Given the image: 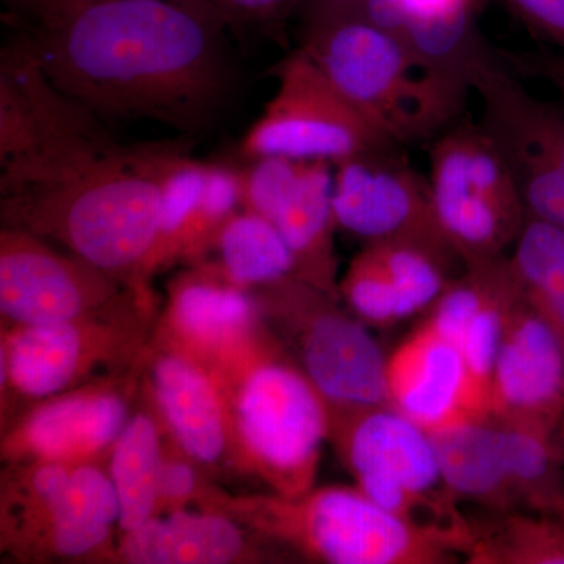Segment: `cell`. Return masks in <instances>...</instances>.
<instances>
[{
    "label": "cell",
    "mask_w": 564,
    "mask_h": 564,
    "mask_svg": "<svg viewBox=\"0 0 564 564\" xmlns=\"http://www.w3.org/2000/svg\"><path fill=\"white\" fill-rule=\"evenodd\" d=\"M31 35L54 84L99 118L198 132L232 91L228 31L193 0H51Z\"/></svg>",
    "instance_id": "obj_1"
},
{
    "label": "cell",
    "mask_w": 564,
    "mask_h": 564,
    "mask_svg": "<svg viewBox=\"0 0 564 564\" xmlns=\"http://www.w3.org/2000/svg\"><path fill=\"white\" fill-rule=\"evenodd\" d=\"M181 148L91 144L2 166L3 226L62 245L132 288L158 237L162 185Z\"/></svg>",
    "instance_id": "obj_2"
},
{
    "label": "cell",
    "mask_w": 564,
    "mask_h": 564,
    "mask_svg": "<svg viewBox=\"0 0 564 564\" xmlns=\"http://www.w3.org/2000/svg\"><path fill=\"white\" fill-rule=\"evenodd\" d=\"M261 534L276 547L329 564H451L466 554L470 522L421 524L392 514L356 486H314L295 499L232 496L217 485L198 503Z\"/></svg>",
    "instance_id": "obj_3"
},
{
    "label": "cell",
    "mask_w": 564,
    "mask_h": 564,
    "mask_svg": "<svg viewBox=\"0 0 564 564\" xmlns=\"http://www.w3.org/2000/svg\"><path fill=\"white\" fill-rule=\"evenodd\" d=\"M299 50L397 144L436 139L454 124L469 91L426 69L399 36L362 13L304 21Z\"/></svg>",
    "instance_id": "obj_4"
},
{
    "label": "cell",
    "mask_w": 564,
    "mask_h": 564,
    "mask_svg": "<svg viewBox=\"0 0 564 564\" xmlns=\"http://www.w3.org/2000/svg\"><path fill=\"white\" fill-rule=\"evenodd\" d=\"M158 315L150 289L87 317L2 326V426L40 400L141 366Z\"/></svg>",
    "instance_id": "obj_5"
},
{
    "label": "cell",
    "mask_w": 564,
    "mask_h": 564,
    "mask_svg": "<svg viewBox=\"0 0 564 564\" xmlns=\"http://www.w3.org/2000/svg\"><path fill=\"white\" fill-rule=\"evenodd\" d=\"M223 389L231 422L232 473L262 481L284 499L311 491L328 443L329 411L280 343Z\"/></svg>",
    "instance_id": "obj_6"
},
{
    "label": "cell",
    "mask_w": 564,
    "mask_h": 564,
    "mask_svg": "<svg viewBox=\"0 0 564 564\" xmlns=\"http://www.w3.org/2000/svg\"><path fill=\"white\" fill-rule=\"evenodd\" d=\"M250 295L267 329L321 393L329 415L388 403V356L340 300L295 276L252 289Z\"/></svg>",
    "instance_id": "obj_7"
},
{
    "label": "cell",
    "mask_w": 564,
    "mask_h": 564,
    "mask_svg": "<svg viewBox=\"0 0 564 564\" xmlns=\"http://www.w3.org/2000/svg\"><path fill=\"white\" fill-rule=\"evenodd\" d=\"M430 191L445 239L464 267L508 256L527 221L499 143L481 124L454 122L432 141Z\"/></svg>",
    "instance_id": "obj_8"
},
{
    "label": "cell",
    "mask_w": 564,
    "mask_h": 564,
    "mask_svg": "<svg viewBox=\"0 0 564 564\" xmlns=\"http://www.w3.org/2000/svg\"><path fill=\"white\" fill-rule=\"evenodd\" d=\"M328 443L356 488L384 510L421 524L466 522L441 477L432 434L391 404L329 415Z\"/></svg>",
    "instance_id": "obj_9"
},
{
    "label": "cell",
    "mask_w": 564,
    "mask_h": 564,
    "mask_svg": "<svg viewBox=\"0 0 564 564\" xmlns=\"http://www.w3.org/2000/svg\"><path fill=\"white\" fill-rule=\"evenodd\" d=\"M151 344L198 364L223 388L278 347L250 292L234 285L210 259L188 263L170 281Z\"/></svg>",
    "instance_id": "obj_10"
},
{
    "label": "cell",
    "mask_w": 564,
    "mask_h": 564,
    "mask_svg": "<svg viewBox=\"0 0 564 564\" xmlns=\"http://www.w3.org/2000/svg\"><path fill=\"white\" fill-rule=\"evenodd\" d=\"M276 79V93L243 137L242 154L248 161L276 155L336 165L393 143L337 91L302 50L280 63Z\"/></svg>",
    "instance_id": "obj_11"
},
{
    "label": "cell",
    "mask_w": 564,
    "mask_h": 564,
    "mask_svg": "<svg viewBox=\"0 0 564 564\" xmlns=\"http://www.w3.org/2000/svg\"><path fill=\"white\" fill-rule=\"evenodd\" d=\"M141 366L47 397L2 426L3 464L109 466L111 451L139 402Z\"/></svg>",
    "instance_id": "obj_12"
},
{
    "label": "cell",
    "mask_w": 564,
    "mask_h": 564,
    "mask_svg": "<svg viewBox=\"0 0 564 564\" xmlns=\"http://www.w3.org/2000/svg\"><path fill=\"white\" fill-rule=\"evenodd\" d=\"M150 288H132L73 252L21 229L0 231L2 326L47 325L104 313Z\"/></svg>",
    "instance_id": "obj_13"
},
{
    "label": "cell",
    "mask_w": 564,
    "mask_h": 564,
    "mask_svg": "<svg viewBox=\"0 0 564 564\" xmlns=\"http://www.w3.org/2000/svg\"><path fill=\"white\" fill-rule=\"evenodd\" d=\"M399 147L381 144L333 165L337 229L364 245L402 240L459 258L437 223L429 176Z\"/></svg>",
    "instance_id": "obj_14"
},
{
    "label": "cell",
    "mask_w": 564,
    "mask_h": 564,
    "mask_svg": "<svg viewBox=\"0 0 564 564\" xmlns=\"http://www.w3.org/2000/svg\"><path fill=\"white\" fill-rule=\"evenodd\" d=\"M111 141L101 118L62 91L32 35L0 54V165Z\"/></svg>",
    "instance_id": "obj_15"
},
{
    "label": "cell",
    "mask_w": 564,
    "mask_h": 564,
    "mask_svg": "<svg viewBox=\"0 0 564 564\" xmlns=\"http://www.w3.org/2000/svg\"><path fill=\"white\" fill-rule=\"evenodd\" d=\"M489 419L560 434L564 422V351L521 291L505 315Z\"/></svg>",
    "instance_id": "obj_16"
},
{
    "label": "cell",
    "mask_w": 564,
    "mask_h": 564,
    "mask_svg": "<svg viewBox=\"0 0 564 564\" xmlns=\"http://www.w3.org/2000/svg\"><path fill=\"white\" fill-rule=\"evenodd\" d=\"M140 391L185 454L212 477L223 470L232 473L228 399L214 375L150 340L141 367Z\"/></svg>",
    "instance_id": "obj_17"
},
{
    "label": "cell",
    "mask_w": 564,
    "mask_h": 564,
    "mask_svg": "<svg viewBox=\"0 0 564 564\" xmlns=\"http://www.w3.org/2000/svg\"><path fill=\"white\" fill-rule=\"evenodd\" d=\"M281 558L276 545L229 516L182 510L121 533L115 563L250 564Z\"/></svg>",
    "instance_id": "obj_18"
},
{
    "label": "cell",
    "mask_w": 564,
    "mask_h": 564,
    "mask_svg": "<svg viewBox=\"0 0 564 564\" xmlns=\"http://www.w3.org/2000/svg\"><path fill=\"white\" fill-rule=\"evenodd\" d=\"M388 403L430 434L469 421L462 352L423 323L386 362Z\"/></svg>",
    "instance_id": "obj_19"
},
{
    "label": "cell",
    "mask_w": 564,
    "mask_h": 564,
    "mask_svg": "<svg viewBox=\"0 0 564 564\" xmlns=\"http://www.w3.org/2000/svg\"><path fill=\"white\" fill-rule=\"evenodd\" d=\"M115 524H120V503L109 469L77 466L20 563H115Z\"/></svg>",
    "instance_id": "obj_20"
},
{
    "label": "cell",
    "mask_w": 564,
    "mask_h": 564,
    "mask_svg": "<svg viewBox=\"0 0 564 564\" xmlns=\"http://www.w3.org/2000/svg\"><path fill=\"white\" fill-rule=\"evenodd\" d=\"M333 187L332 163L307 162L302 177L270 223L292 252L295 263L293 276L340 300L339 265L334 245L337 223Z\"/></svg>",
    "instance_id": "obj_21"
},
{
    "label": "cell",
    "mask_w": 564,
    "mask_h": 564,
    "mask_svg": "<svg viewBox=\"0 0 564 564\" xmlns=\"http://www.w3.org/2000/svg\"><path fill=\"white\" fill-rule=\"evenodd\" d=\"M441 477L456 500L491 513L518 511L500 429L492 419H469L432 433Z\"/></svg>",
    "instance_id": "obj_22"
},
{
    "label": "cell",
    "mask_w": 564,
    "mask_h": 564,
    "mask_svg": "<svg viewBox=\"0 0 564 564\" xmlns=\"http://www.w3.org/2000/svg\"><path fill=\"white\" fill-rule=\"evenodd\" d=\"M473 90L481 122L494 139L533 152L564 170V109L541 101L508 73L499 58L477 70Z\"/></svg>",
    "instance_id": "obj_23"
},
{
    "label": "cell",
    "mask_w": 564,
    "mask_h": 564,
    "mask_svg": "<svg viewBox=\"0 0 564 564\" xmlns=\"http://www.w3.org/2000/svg\"><path fill=\"white\" fill-rule=\"evenodd\" d=\"M163 454V425L140 391L135 410L111 451L109 475L120 503L121 533L154 518Z\"/></svg>",
    "instance_id": "obj_24"
},
{
    "label": "cell",
    "mask_w": 564,
    "mask_h": 564,
    "mask_svg": "<svg viewBox=\"0 0 564 564\" xmlns=\"http://www.w3.org/2000/svg\"><path fill=\"white\" fill-rule=\"evenodd\" d=\"M77 466L51 463L3 464L0 474V551L20 563L61 499Z\"/></svg>",
    "instance_id": "obj_25"
},
{
    "label": "cell",
    "mask_w": 564,
    "mask_h": 564,
    "mask_svg": "<svg viewBox=\"0 0 564 564\" xmlns=\"http://www.w3.org/2000/svg\"><path fill=\"white\" fill-rule=\"evenodd\" d=\"M496 423L500 429L505 464L518 511L564 518L563 443L560 434Z\"/></svg>",
    "instance_id": "obj_26"
},
{
    "label": "cell",
    "mask_w": 564,
    "mask_h": 564,
    "mask_svg": "<svg viewBox=\"0 0 564 564\" xmlns=\"http://www.w3.org/2000/svg\"><path fill=\"white\" fill-rule=\"evenodd\" d=\"M516 285L564 351V231L527 218L507 256Z\"/></svg>",
    "instance_id": "obj_27"
},
{
    "label": "cell",
    "mask_w": 564,
    "mask_h": 564,
    "mask_svg": "<svg viewBox=\"0 0 564 564\" xmlns=\"http://www.w3.org/2000/svg\"><path fill=\"white\" fill-rule=\"evenodd\" d=\"M470 522L464 558L473 564H564V518L507 511Z\"/></svg>",
    "instance_id": "obj_28"
},
{
    "label": "cell",
    "mask_w": 564,
    "mask_h": 564,
    "mask_svg": "<svg viewBox=\"0 0 564 564\" xmlns=\"http://www.w3.org/2000/svg\"><path fill=\"white\" fill-rule=\"evenodd\" d=\"M214 251L225 276L247 292L295 273L292 252L280 231L252 212L240 209L232 215Z\"/></svg>",
    "instance_id": "obj_29"
},
{
    "label": "cell",
    "mask_w": 564,
    "mask_h": 564,
    "mask_svg": "<svg viewBox=\"0 0 564 564\" xmlns=\"http://www.w3.org/2000/svg\"><path fill=\"white\" fill-rule=\"evenodd\" d=\"M207 165L193 161L182 150L173 155L162 185L161 220L158 237L141 270V281L180 263L182 242L206 181Z\"/></svg>",
    "instance_id": "obj_30"
},
{
    "label": "cell",
    "mask_w": 564,
    "mask_h": 564,
    "mask_svg": "<svg viewBox=\"0 0 564 564\" xmlns=\"http://www.w3.org/2000/svg\"><path fill=\"white\" fill-rule=\"evenodd\" d=\"M364 247L372 252L386 274L391 278L410 315L432 307L456 278L454 267H464L462 259L455 254L421 243L393 240L367 243Z\"/></svg>",
    "instance_id": "obj_31"
},
{
    "label": "cell",
    "mask_w": 564,
    "mask_h": 564,
    "mask_svg": "<svg viewBox=\"0 0 564 564\" xmlns=\"http://www.w3.org/2000/svg\"><path fill=\"white\" fill-rule=\"evenodd\" d=\"M240 207L239 170L207 165L202 198L182 242L180 263H195L209 258L215 243Z\"/></svg>",
    "instance_id": "obj_32"
},
{
    "label": "cell",
    "mask_w": 564,
    "mask_h": 564,
    "mask_svg": "<svg viewBox=\"0 0 564 564\" xmlns=\"http://www.w3.org/2000/svg\"><path fill=\"white\" fill-rule=\"evenodd\" d=\"M339 295L351 314L369 325L389 326L411 317L391 278L366 247L348 263Z\"/></svg>",
    "instance_id": "obj_33"
},
{
    "label": "cell",
    "mask_w": 564,
    "mask_h": 564,
    "mask_svg": "<svg viewBox=\"0 0 564 564\" xmlns=\"http://www.w3.org/2000/svg\"><path fill=\"white\" fill-rule=\"evenodd\" d=\"M496 141L513 172L527 218L564 231V170L533 152Z\"/></svg>",
    "instance_id": "obj_34"
},
{
    "label": "cell",
    "mask_w": 564,
    "mask_h": 564,
    "mask_svg": "<svg viewBox=\"0 0 564 564\" xmlns=\"http://www.w3.org/2000/svg\"><path fill=\"white\" fill-rule=\"evenodd\" d=\"M210 478L212 475L202 464L185 454L163 426V454L154 518L187 510L191 505L202 502L215 486Z\"/></svg>",
    "instance_id": "obj_35"
},
{
    "label": "cell",
    "mask_w": 564,
    "mask_h": 564,
    "mask_svg": "<svg viewBox=\"0 0 564 564\" xmlns=\"http://www.w3.org/2000/svg\"><path fill=\"white\" fill-rule=\"evenodd\" d=\"M306 163L276 155L252 159L250 166L239 170L240 207L272 220L278 207L302 177Z\"/></svg>",
    "instance_id": "obj_36"
},
{
    "label": "cell",
    "mask_w": 564,
    "mask_h": 564,
    "mask_svg": "<svg viewBox=\"0 0 564 564\" xmlns=\"http://www.w3.org/2000/svg\"><path fill=\"white\" fill-rule=\"evenodd\" d=\"M210 11L228 33L247 39L281 32L299 0H193Z\"/></svg>",
    "instance_id": "obj_37"
},
{
    "label": "cell",
    "mask_w": 564,
    "mask_h": 564,
    "mask_svg": "<svg viewBox=\"0 0 564 564\" xmlns=\"http://www.w3.org/2000/svg\"><path fill=\"white\" fill-rule=\"evenodd\" d=\"M536 39L564 54V0H505Z\"/></svg>",
    "instance_id": "obj_38"
},
{
    "label": "cell",
    "mask_w": 564,
    "mask_h": 564,
    "mask_svg": "<svg viewBox=\"0 0 564 564\" xmlns=\"http://www.w3.org/2000/svg\"><path fill=\"white\" fill-rule=\"evenodd\" d=\"M514 62L521 68L543 77L562 93L564 98V54L560 52H536V54L525 55V57H516Z\"/></svg>",
    "instance_id": "obj_39"
},
{
    "label": "cell",
    "mask_w": 564,
    "mask_h": 564,
    "mask_svg": "<svg viewBox=\"0 0 564 564\" xmlns=\"http://www.w3.org/2000/svg\"><path fill=\"white\" fill-rule=\"evenodd\" d=\"M367 2L369 0H299V7H302L304 21H317L362 13Z\"/></svg>",
    "instance_id": "obj_40"
},
{
    "label": "cell",
    "mask_w": 564,
    "mask_h": 564,
    "mask_svg": "<svg viewBox=\"0 0 564 564\" xmlns=\"http://www.w3.org/2000/svg\"><path fill=\"white\" fill-rule=\"evenodd\" d=\"M50 2L51 0H2V6L10 18L18 22H29L33 28L43 17Z\"/></svg>",
    "instance_id": "obj_41"
},
{
    "label": "cell",
    "mask_w": 564,
    "mask_h": 564,
    "mask_svg": "<svg viewBox=\"0 0 564 564\" xmlns=\"http://www.w3.org/2000/svg\"><path fill=\"white\" fill-rule=\"evenodd\" d=\"M560 437H562V443L564 444V422L562 425V432H560Z\"/></svg>",
    "instance_id": "obj_42"
}]
</instances>
